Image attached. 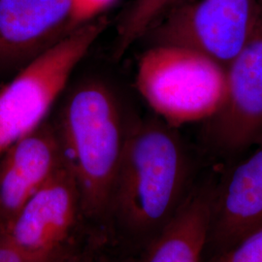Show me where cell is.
I'll return each instance as SVG.
<instances>
[{"instance_id": "1", "label": "cell", "mask_w": 262, "mask_h": 262, "mask_svg": "<svg viewBox=\"0 0 262 262\" xmlns=\"http://www.w3.org/2000/svg\"><path fill=\"white\" fill-rule=\"evenodd\" d=\"M192 163L176 127L159 117H134L113 186L107 215L143 250L188 194Z\"/></svg>"}, {"instance_id": "2", "label": "cell", "mask_w": 262, "mask_h": 262, "mask_svg": "<svg viewBox=\"0 0 262 262\" xmlns=\"http://www.w3.org/2000/svg\"><path fill=\"white\" fill-rule=\"evenodd\" d=\"M133 119L117 91L101 79L83 80L64 96L54 122L79 187L84 215H107Z\"/></svg>"}, {"instance_id": "3", "label": "cell", "mask_w": 262, "mask_h": 262, "mask_svg": "<svg viewBox=\"0 0 262 262\" xmlns=\"http://www.w3.org/2000/svg\"><path fill=\"white\" fill-rule=\"evenodd\" d=\"M136 85L157 117L178 128L206 122L216 113L225 98L226 73L189 49L155 45L139 59Z\"/></svg>"}, {"instance_id": "4", "label": "cell", "mask_w": 262, "mask_h": 262, "mask_svg": "<svg viewBox=\"0 0 262 262\" xmlns=\"http://www.w3.org/2000/svg\"><path fill=\"white\" fill-rule=\"evenodd\" d=\"M107 26L103 17L86 19L0 90V157L47 120L76 67Z\"/></svg>"}, {"instance_id": "5", "label": "cell", "mask_w": 262, "mask_h": 262, "mask_svg": "<svg viewBox=\"0 0 262 262\" xmlns=\"http://www.w3.org/2000/svg\"><path fill=\"white\" fill-rule=\"evenodd\" d=\"M259 0H190L170 10L141 39L197 52L226 69L253 36Z\"/></svg>"}, {"instance_id": "6", "label": "cell", "mask_w": 262, "mask_h": 262, "mask_svg": "<svg viewBox=\"0 0 262 262\" xmlns=\"http://www.w3.org/2000/svg\"><path fill=\"white\" fill-rule=\"evenodd\" d=\"M225 73V98L204 122V138L212 149L233 155L262 144V12L251 40Z\"/></svg>"}, {"instance_id": "7", "label": "cell", "mask_w": 262, "mask_h": 262, "mask_svg": "<svg viewBox=\"0 0 262 262\" xmlns=\"http://www.w3.org/2000/svg\"><path fill=\"white\" fill-rule=\"evenodd\" d=\"M82 214L79 187L66 160L0 236L37 261L57 262L66 255V244Z\"/></svg>"}, {"instance_id": "8", "label": "cell", "mask_w": 262, "mask_h": 262, "mask_svg": "<svg viewBox=\"0 0 262 262\" xmlns=\"http://www.w3.org/2000/svg\"><path fill=\"white\" fill-rule=\"evenodd\" d=\"M86 19L80 0H0V77L18 73Z\"/></svg>"}, {"instance_id": "9", "label": "cell", "mask_w": 262, "mask_h": 262, "mask_svg": "<svg viewBox=\"0 0 262 262\" xmlns=\"http://www.w3.org/2000/svg\"><path fill=\"white\" fill-rule=\"evenodd\" d=\"M262 229V144L214 185L205 262Z\"/></svg>"}, {"instance_id": "10", "label": "cell", "mask_w": 262, "mask_h": 262, "mask_svg": "<svg viewBox=\"0 0 262 262\" xmlns=\"http://www.w3.org/2000/svg\"><path fill=\"white\" fill-rule=\"evenodd\" d=\"M64 161L56 124L49 119L0 157V235Z\"/></svg>"}, {"instance_id": "11", "label": "cell", "mask_w": 262, "mask_h": 262, "mask_svg": "<svg viewBox=\"0 0 262 262\" xmlns=\"http://www.w3.org/2000/svg\"><path fill=\"white\" fill-rule=\"evenodd\" d=\"M214 185L192 188L137 262H205Z\"/></svg>"}, {"instance_id": "12", "label": "cell", "mask_w": 262, "mask_h": 262, "mask_svg": "<svg viewBox=\"0 0 262 262\" xmlns=\"http://www.w3.org/2000/svg\"><path fill=\"white\" fill-rule=\"evenodd\" d=\"M187 1L190 0H134L118 20L116 56H122L163 15Z\"/></svg>"}, {"instance_id": "13", "label": "cell", "mask_w": 262, "mask_h": 262, "mask_svg": "<svg viewBox=\"0 0 262 262\" xmlns=\"http://www.w3.org/2000/svg\"><path fill=\"white\" fill-rule=\"evenodd\" d=\"M206 262H262V229L228 253Z\"/></svg>"}, {"instance_id": "14", "label": "cell", "mask_w": 262, "mask_h": 262, "mask_svg": "<svg viewBox=\"0 0 262 262\" xmlns=\"http://www.w3.org/2000/svg\"><path fill=\"white\" fill-rule=\"evenodd\" d=\"M0 262H40L23 253L5 236H0Z\"/></svg>"}, {"instance_id": "15", "label": "cell", "mask_w": 262, "mask_h": 262, "mask_svg": "<svg viewBox=\"0 0 262 262\" xmlns=\"http://www.w3.org/2000/svg\"><path fill=\"white\" fill-rule=\"evenodd\" d=\"M57 262H110L103 258L95 257H67L66 255Z\"/></svg>"}, {"instance_id": "16", "label": "cell", "mask_w": 262, "mask_h": 262, "mask_svg": "<svg viewBox=\"0 0 262 262\" xmlns=\"http://www.w3.org/2000/svg\"><path fill=\"white\" fill-rule=\"evenodd\" d=\"M259 2H260V5H261L262 7V0H259Z\"/></svg>"}]
</instances>
